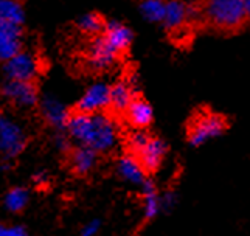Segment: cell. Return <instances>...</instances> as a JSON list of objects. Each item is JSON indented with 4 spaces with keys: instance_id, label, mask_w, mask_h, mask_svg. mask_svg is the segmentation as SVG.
I'll return each instance as SVG.
<instances>
[{
    "instance_id": "5",
    "label": "cell",
    "mask_w": 250,
    "mask_h": 236,
    "mask_svg": "<svg viewBox=\"0 0 250 236\" xmlns=\"http://www.w3.org/2000/svg\"><path fill=\"white\" fill-rule=\"evenodd\" d=\"M39 61L31 51L21 50L13 58L5 61V73L8 80L17 81H33L38 75Z\"/></svg>"
},
{
    "instance_id": "25",
    "label": "cell",
    "mask_w": 250,
    "mask_h": 236,
    "mask_svg": "<svg viewBox=\"0 0 250 236\" xmlns=\"http://www.w3.org/2000/svg\"><path fill=\"white\" fill-rule=\"evenodd\" d=\"M174 202H176V197L172 193H167L163 197H160V208L163 210H171L174 207Z\"/></svg>"
},
{
    "instance_id": "4",
    "label": "cell",
    "mask_w": 250,
    "mask_h": 236,
    "mask_svg": "<svg viewBox=\"0 0 250 236\" xmlns=\"http://www.w3.org/2000/svg\"><path fill=\"white\" fill-rule=\"evenodd\" d=\"M227 129V121L219 115H204L197 118L188 130V142L191 146L199 148L210 140L224 134Z\"/></svg>"
},
{
    "instance_id": "17",
    "label": "cell",
    "mask_w": 250,
    "mask_h": 236,
    "mask_svg": "<svg viewBox=\"0 0 250 236\" xmlns=\"http://www.w3.org/2000/svg\"><path fill=\"white\" fill-rule=\"evenodd\" d=\"M142 197H143V216L145 221H152L160 213V197L157 193V188L151 179L146 177L142 183Z\"/></svg>"
},
{
    "instance_id": "10",
    "label": "cell",
    "mask_w": 250,
    "mask_h": 236,
    "mask_svg": "<svg viewBox=\"0 0 250 236\" xmlns=\"http://www.w3.org/2000/svg\"><path fill=\"white\" fill-rule=\"evenodd\" d=\"M22 50V25L0 21V61H8Z\"/></svg>"
},
{
    "instance_id": "3",
    "label": "cell",
    "mask_w": 250,
    "mask_h": 236,
    "mask_svg": "<svg viewBox=\"0 0 250 236\" xmlns=\"http://www.w3.org/2000/svg\"><path fill=\"white\" fill-rule=\"evenodd\" d=\"M27 146V134L14 120L0 115V154L5 159H14Z\"/></svg>"
},
{
    "instance_id": "21",
    "label": "cell",
    "mask_w": 250,
    "mask_h": 236,
    "mask_svg": "<svg viewBox=\"0 0 250 236\" xmlns=\"http://www.w3.org/2000/svg\"><path fill=\"white\" fill-rule=\"evenodd\" d=\"M165 6L167 2L163 0H142L140 13L148 22L162 23L163 17H165Z\"/></svg>"
},
{
    "instance_id": "15",
    "label": "cell",
    "mask_w": 250,
    "mask_h": 236,
    "mask_svg": "<svg viewBox=\"0 0 250 236\" xmlns=\"http://www.w3.org/2000/svg\"><path fill=\"white\" fill-rule=\"evenodd\" d=\"M188 21V5L182 0H169L165 6V17H163V27L168 31H176L184 27Z\"/></svg>"
},
{
    "instance_id": "24",
    "label": "cell",
    "mask_w": 250,
    "mask_h": 236,
    "mask_svg": "<svg viewBox=\"0 0 250 236\" xmlns=\"http://www.w3.org/2000/svg\"><path fill=\"white\" fill-rule=\"evenodd\" d=\"M25 235H27V229L22 225L5 227V236H25Z\"/></svg>"
},
{
    "instance_id": "23",
    "label": "cell",
    "mask_w": 250,
    "mask_h": 236,
    "mask_svg": "<svg viewBox=\"0 0 250 236\" xmlns=\"http://www.w3.org/2000/svg\"><path fill=\"white\" fill-rule=\"evenodd\" d=\"M101 229V222L98 219H93L90 222L85 224L83 229H81V235L83 236H95Z\"/></svg>"
},
{
    "instance_id": "28",
    "label": "cell",
    "mask_w": 250,
    "mask_h": 236,
    "mask_svg": "<svg viewBox=\"0 0 250 236\" xmlns=\"http://www.w3.org/2000/svg\"><path fill=\"white\" fill-rule=\"evenodd\" d=\"M5 227H6V225H2V224H0V236H5Z\"/></svg>"
},
{
    "instance_id": "13",
    "label": "cell",
    "mask_w": 250,
    "mask_h": 236,
    "mask_svg": "<svg viewBox=\"0 0 250 236\" xmlns=\"http://www.w3.org/2000/svg\"><path fill=\"white\" fill-rule=\"evenodd\" d=\"M41 113L45 118V121L56 129H62L67 125V118L70 112L67 110L64 104L56 100L55 97H44L41 100Z\"/></svg>"
},
{
    "instance_id": "8",
    "label": "cell",
    "mask_w": 250,
    "mask_h": 236,
    "mask_svg": "<svg viewBox=\"0 0 250 236\" xmlns=\"http://www.w3.org/2000/svg\"><path fill=\"white\" fill-rule=\"evenodd\" d=\"M109 95H110V86L106 83H95L87 90L83 93L76 110L87 112V113H97L103 112L109 107Z\"/></svg>"
},
{
    "instance_id": "19",
    "label": "cell",
    "mask_w": 250,
    "mask_h": 236,
    "mask_svg": "<svg viewBox=\"0 0 250 236\" xmlns=\"http://www.w3.org/2000/svg\"><path fill=\"white\" fill-rule=\"evenodd\" d=\"M30 194L28 191L22 187L11 188L10 191H6V194L3 196V207L6 208V212L10 213H22L28 205Z\"/></svg>"
},
{
    "instance_id": "7",
    "label": "cell",
    "mask_w": 250,
    "mask_h": 236,
    "mask_svg": "<svg viewBox=\"0 0 250 236\" xmlns=\"http://www.w3.org/2000/svg\"><path fill=\"white\" fill-rule=\"evenodd\" d=\"M3 95L21 107H33L39 103V92L33 81L8 80L2 89Z\"/></svg>"
},
{
    "instance_id": "9",
    "label": "cell",
    "mask_w": 250,
    "mask_h": 236,
    "mask_svg": "<svg viewBox=\"0 0 250 236\" xmlns=\"http://www.w3.org/2000/svg\"><path fill=\"white\" fill-rule=\"evenodd\" d=\"M120 55L112 48L110 43L103 38V34L95 36L89 45V53H87V61L93 70H106L115 64V61Z\"/></svg>"
},
{
    "instance_id": "14",
    "label": "cell",
    "mask_w": 250,
    "mask_h": 236,
    "mask_svg": "<svg viewBox=\"0 0 250 236\" xmlns=\"http://www.w3.org/2000/svg\"><path fill=\"white\" fill-rule=\"evenodd\" d=\"M117 171L126 182L132 183V185H142L146 180V171L134 154L123 155L117 163Z\"/></svg>"
},
{
    "instance_id": "11",
    "label": "cell",
    "mask_w": 250,
    "mask_h": 236,
    "mask_svg": "<svg viewBox=\"0 0 250 236\" xmlns=\"http://www.w3.org/2000/svg\"><path fill=\"white\" fill-rule=\"evenodd\" d=\"M101 34H103V38H104L110 43L112 48H114L118 55L125 53V51L131 47V43L134 41L132 30L129 27H126L125 23L117 22V21L106 22Z\"/></svg>"
},
{
    "instance_id": "27",
    "label": "cell",
    "mask_w": 250,
    "mask_h": 236,
    "mask_svg": "<svg viewBox=\"0 0 250 236\" xmlns=\"http://www.w3.org/2000/svg\"><path fill=\"white\" fill-rule=\"evenodd\" d=\"M244 5V11H246V19L247 22H250V0H243Z\"/></svg>"
},
{
    "instance_id": "2",
    "label": "cell",
    "mask_w": 250,
    "mask_h": 236,
    "mask_svg": "<svg viewBox=\"0 0 250 236\" xmlns=\"http://www.w3.org/2000/svg\"><path fill=\"white\" fill-rule=\"evenodd\" d=\"M201 14L213 27L233 31L247 22L243 0H205Z\"/></svg>"
},
{
    "instance_id": "6",
    "label": "cell",
    "mask_w": 250,
    "mask_h": 236,
    "mask_svg": "<svg viewBox=\"0 0 250 236\" xmlns=\"http://www.w3.org/2000/svg\"><path fill=\"white\" fill-rule=\"evenodd\" d=\"M167 151H168V146L162 138L149 135L148 142H146L139 151L134 152V155L139 159V162L142 163V167L145 168L146 172H156L162 167L163 160H165Z\"/></svg>"
},
{
    "instance_id": "26",
    "label": "cell",
    "mask_w": 250,
    "mask_h": 236,
    "mask_svg": "<svg viewBox=\"0 0 250 236\" xmlns=\"http://www.w3.org/2000/svg\"><path fill=\"white\" fill-rule=\"evenodd\" d=\"M68 146H70V145H68V142H67V138H65V137H59V138H58V148H59V150L67 151V150H68Z\"/></svg>"
},
{
    "instance_id": "18",
    "label": "cell",
    "mask_w": 250,
    "mask_h": 236,
    "mask_svg": "<svg viewBox=\"0 0 250 236\" xmlns=\"http://www.w3.org/2000/svg\"><path fill=\"white\" fill-rule=\"evenodd\" d=\"M97 151H93L92 148L80 145L78 148L70 152V162L72 168L76 174H87L93 170V167L97 165Z\"/></svg>"
},
{
    "instance_id": "12",
    "label": "cell",
    "mask_w": 250,
    "mask_h": 236,
    "mask_svg": "<svg viewBox=\"0 0 250 236\" xmlns=\"http://www.w3.org/2000/svg\"><path fill=\"white\" fill-rule=\"evenodd\" d=\"M126 118L129 125L135 129H146L149 128L154 120V109L151 104L139 97H134V100L129 103L126 107Z\"/></svg>"
},
{
    "instance_id": "22",
    "label": "cell",
    "mask_w": 250,
    "mask_h": 236,
    "mask_svg": "<svg viewBox=\"0 0 250 236\" xmlns=\"http://www.w3.org/2000/svg\"><path fill=\"white\" fill-rule=\"evenodd\" d=\"M104 21H103V17L97 13H89L83 16L80 22H78V27L83 33L85 34H98L103 31L104 28Z\"/></svg>"
},
{
    "instance_id": "16",
    "label": "cell",
    "mask_w": 250,
    "mask_h": 236,
    "mask_svg": "<svg viewBox=\"0 0 250 236\" xmlns=\"http://www.w3.org/2000/svg\"><path fill=\"white\" fill-rule=\"evenodd\" d=\"M135 97L134 86L127 81H118L110 86V95H109V107L115 112H125Z\"/></svg>"
},
{
    "instance_id": "20",
    "label": "cell",
    "mask_w": 250,
    "mask_h": 236,
    "mask_svg": "<svg viewBox=\"0 0 250 236\" xmlns=\"http://www.w3.org/2000/svg\"><path fill=\"white\" fill-rule=\"evenodd\" d=\"M0 21L22 25L25 21L23 6L19 0H0Z\"/></svg>"
},
{
    "instance_id": "1",
    "label": "cell",
    "mask_w": 250,
    "mask_h": 236,
    "mask_svg": "<svg viewBox=\"0 0 250 236\" xmlns=\"http://www.w3.org/2000/svg\"><path fill=\"white\" fill-rule=\"evenodd\" d=\"M65 129L80 145L92 148L97 152L110 151L118 138L115 123L101 112L87 113L75 110L68 115Z\"/></svg>"
}]
</instances>
